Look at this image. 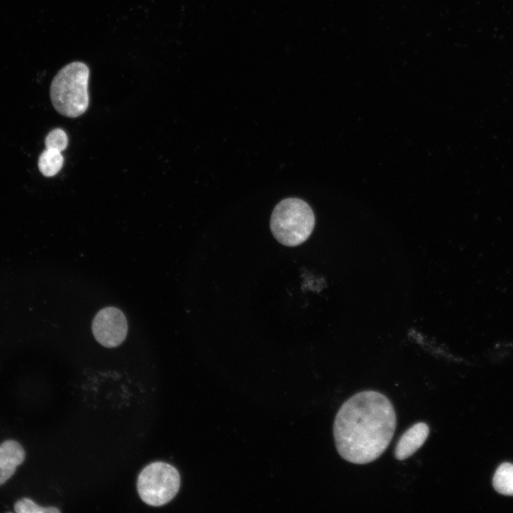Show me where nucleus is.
<instances>
[{
  "mask_svg": "<svg viewBox=\"0 0 513 513\" xmlns=\"http://www.w3.org/2000/svg\"><path fill=\"white\" fill-rule=\"evenodd\" d=\"M396 427L390 400L373 390L358 393L340 408L333 424L338 452L353 464L375 460L386 450Z\"/></svg>",
  "mask_w": 513,
  "mask_h": 513,
  "instance_id": "nucleus-1",
  "label": "nucleus"
},
{
  "mask_svg": "<svg viewBox=\"0 0 513 513\" xmlns=\"http://www.w3.org/2000/svg\"><path fill=\"white\" fill-rule=\"evenodd\" d=\"M90 71L80 61L71 62L63 67L53 78L50 97L55 110L68 118L83 114L89 105L88 85Z\"/></svg>",
  "mask_w": 513,
  "mask_h": 513,
  "instance_id": "nucleus-2",
  "label": "nucleus"
},
{
  "mask_svg": "<svg viewBox=\"0 0 513 513\" xmlns=\"http://www.w3.org/2000/svg\"><path fill=\"white\" fill-rule=\"evenodd\" d=\"M315 217L311 207L298 198L281 200L274 209L270 228L275 239L281 244L295 247L304 242L311 235Z\"/></svg>",
  "mask_w": 513,
  "mask_h": 513,
  "instance_id": "nucleus-3",
  "label": "nucleus"
},
{
  "mask_svg": "<svg viewBox=\"0 0 513 513\" xmlns=\"http://www.w3.org/2000/svg\"><path fill=\"white\" fill-rule=\"evenodd\" d=\"M180 485V476L177 469L163 462L147 465L140 473L137 482L141 499L154 507L164 505L172 499Z\"/></svg>",
  "mask_w": 513,
  "mask_h": 513,
  "instance_id": "nucleus-4",
  "label": "nucleus"
},
{
  "mask_svg": "<svg viewBox=\"0 0 513 513\" xmlns=\"http://www.w3.org/2000/svg\"><path fill=\"white\" fill-rule=\"evenodd\" d=\"M92 331L96 341L107 348L121 344L128 332V323L124 314L118 308L105 307L95 316Z\"/></svg>",
  "mask_w": 513,
  "mask_h": 513,
  "instance_id": "nucleus-5",
  "label": "nucleus"
},
{
  "mask_svg": "<svg viewBox=\"0 0 513 513\" xmlns=\"http://www.w3.org/2000/svg\"><path fill=\"white\" fill-rule=\"evenodd\" d=\"M24 459V449L18 442L7 440L0 444V485L11 477Z\"/></svg>",
  "mask_w": 513,
  "mask_h": 513,
  "instance_id": "nucleus-6",
  "label": "nucleus"
},
{
  "mask_svg": "<svg viewBox=\"0 0 513 513\" xmlns=\"http://www.w3.org/2000/svg\"><path fill=\"white\" fill-rule=\"evenodd\" d=\"M429 435V428L424 423H418L409 428L399 440L395 456L403 460L413 455L425 442Z\"/></svg>",
  "mask_w": 513,
  "mask_h": 513,
  "instance_id": "nucleus-7",
  "label": "nucleus"
},
{
  "mask_svg": "<svg viewBox=\"0 0 513 513\" xmlns=\"http://www.w3.org/2000/svg\"><path fill=\"white\" fill-rule=\"evenodd\" d=\"M63 157L61 152L53 149H46L40 155L38 160L39 171L45 177L56 175L62 168Z\"/></svg>",
  "mask_w": 513,
  "mask_h": 513,
  "instance_id": "nucleus-8",
  "label": "nucleus"
},
{
  "mask_svg": "<svg viewBox=\"0 0 513 513\" xmlns=\"http://www.w3.org/2000/svg\"><path fill=\"white\" fill-rule=\"evenodd\" d=\"M493 486L500 494L513 495V465L502 463L497 469L493 477Z\"/></svg>",
  "mask_w": 513,
  "mask_h": 513,
  "instance_id": "nucleus-9",
  "label": "nucleus"
},
{
  "mask_svg": "<svg viewBox=\"0 0 513 513\" xmlns=\"http://www.w3.org/2000/svg\"><path fill=\"white\" fill-rule=\"evenodd\" d=\"M14 511L18 513H54L60 512L54 507H43L38 506L29 498L24 497L14 504Z\"/></svg>",
  "mask_w": 513,
  "mask_h": 513,
  "instance_id": "nucleus-10",
  "label": "nucleus"
},
{
  "mask_svg": "<svg viewBox=\"0 0 513 513\" xmlns=\"http://www.w3.org/2000/svg\"><path fill=\"white\" fill-rule=\"evenodd\" d=\"M68 142L67 135L61 128H55L50 131L45 139L46 149H53L61 152L67 147Z\"/></svg>",
  "mask_w": 513,
  "mask_h": 513,
  "instance_id": "nucleus-11",
  "label": "nucleus"
}]
</instances>
